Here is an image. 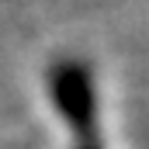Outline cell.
I'll list each match as a JSON object with an SVG mask.
<instances>
[{
    "mask_svg": "<svg viewBox=\"0 0 149 149\" xmlns=\"http://www.w3.org/2000/svg\"><path fill=\"white\" fill-rule=\"evenodd\" d=\"M49 90H52V104L59 118L73 128L83 142H94L97 132V87L90 70L80 59H63L52 66L49 73Z\"/></svg>",
    "mask_w": 149,
    "mask_h": 149,
    "instance_id": "cell-1",
    "label": "cell"
},
{
    "mask_svg": "<svg viewBox=\"0 0 149 149\" xmlns=\"http://www.w3.org/2000/svg\"><path fill=\"white\" fill-rule=\"evenodd\" d=\"M76 149H101V146H97V142H80Z\"/></svg>",
    "mask_w": 149,
    "mask_h": 149,
    "instance_id": "cell-2",
    "label": "cell"
}]
</instances>
